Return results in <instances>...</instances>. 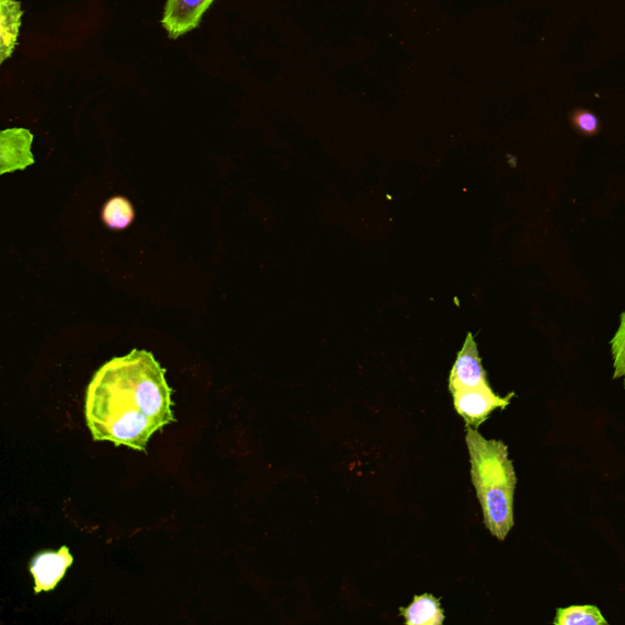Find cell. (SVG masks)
<instances>
[{
	"label": "cell",
	"mask_w": 625,
	"mask_h": 625,
	"mask_svg": "<svg viewBox=\"0 0 625 625\" xmlns=\"http://www.w3.org/2000/svg\"><path fill=\"white\" fill-rule=\"evenodd\" d=\"M167 370L153 353L134 350L97 370L86 392V421L95 442L147 453L150 437L176 422Z\"/></svg>",
	"instance_id": "1"
},
{
	"label": "cell",
	"mask_w": 625,
	"mask_h": 625,
	"mask_svg": "<svg viewBox=\"0 0 625 625\" xmlns=\"http://www.w3.org/2000/svg\"><path fill=\"white\" fill-rule=\"evenodd\" d=\"M474 488L483 509L485 527L491 536L505 541L515 527L517 474L508 447L500 439L485 438L466 425Z\"/></svg>",
	"instance_id": "2"
},
{
	"label": "cell",
	"mask_w": 625,
	"mask_h": 625,
	"mask_svg": "<svg viewBox=\"0 0 625 625\" xmlns=\"http://www.w3.org/2000/svg\"><path fill=\"white\" fill-rule=\"evenodd\" d=\"M457 413L466 421V425L478 430L496 410H505L516 396L515 392L506 398L496 395L491 386L451 392Z\"/></svg>",
	"instance_id": "3"
},
{
	"label": "cell",
	"mask_w": 625,
	"mask_h": 625,
	"mask_svg": "<svg viewBox=\"0 0 625 625\" xmlns=\"http://www.w3.org/2000/svg\"><path fill=\"white\" fill-rule=\"evenodd\" d=\"M213 2L214 0H167L161 25L169 39L178 40L199 29Z\"/></svg>",
	"instance_id": "4"
},
{
	"label": "cell",
	"mask_w": 625,
	"mask_h": 625,
	"mask_svg": "<svg viewBox=\"0 0 625 625\" xmlns=\"http://www.w3.org/2000/svg\"><path fill=\"white\" fill-rule=\"evenodd\" d=\"M489 385L481 364L477 342L474 340L473 335L468 333L454 368L451 370L449 391L455 392Z\"/></svg>",
	"instance_id": "5"
},
{
	"label": "cell",
	"mask_w": 625,
	"mask_h": 625,
	"mask_svg": "<svg viewBox=\"0 0 625 625\" xmlns=\"http://www.w3.org/2000/svg\"><path fill=\"white\" fill-rule=\"evenodd\" d=\"M74 562L71 551L63 547L60 551L42 552L30 564L34 579V592H51L65 575Z\"/></svg>",
	"instance_id": "6"
},
{
	"label": "cell",
	"mask_w": 625,
	"mask_h": 625,
	"mask_svg": "<svg viewBox=\"0 0 625 625\" xmlns=\"http://www.w3.org/2000/svg\"><path fill=\"white\" fill-rule=\"evenodd\" d=\"M33 135L14 127L0 134V173L24 170L34 163L31 152Z\"/></svg>",
	"instance_id": "7"
},
{
	"label": "cell",
	"mask_w": 625,
	"mask_h": 625,
	"mask_svg": "<svg viewBox=\"0 0 625 625\" xmlns=\"http://www.w3.org/2000/svg\"><path fill=\"white\" fill-rule=\"evenodd\" d=\"M24 10L18 0H0V64L13 55Z\"/></svg>",
	"instance_id": "8"
},
{
	"label": "cell",
	"mask_w": 625,
	"mask_h": 625,
	"mask_svg": "<svg viewBox=\"0 0 625 625\" xmlns=\"http://www.w3.org/2000/svg\"><path fill=\"white\" fill-rule=\"evenodd\" d=\"M400 611L407 625H442L445 622L439 600L431 594L414 596L412 604Z\"/></svg>",
	"instance_id": "9"
},
{
	"label": "cell",
	"mask_w": 625,
	"mask_h": 625,
	"mask_svg": "<svg viewBox=\"0 0 625 625\" xmlns=\"http://www.w3.org/2000/svg\"><path fill=\"white\" fill-rule=\"evenodd\" d=\"M555 625H607L598 607L593 605L558 608L553 619Z\"/></svg>",
	"instance_id": "10"
},
{
	"label": "cell",
	"mask_w": 625,
	"mask_h": 625,
	"mask_svg": "<svg viewBox=\"0 0 625 625\" xmlns=\"http://www.w3.org/2000/svg\"><path fill=\"white\" fill-rule=\"evenodd\" d=\"M134 216V206L125 197H113L103 208V223L113 230L130 226Z\"/></svg>",
	"instance_id": "11"
},
{
	"label": "cell",
	"mask_w": 625,
	"mask_h": 625,
	"mask_svg": "<svg viewBox=\"0 0 625 625\" xmlns=\"http://www.w3.org/2000/svg\"><path fill=\"white\" fill-rule=\"evenodd\" d=\"M610 343L613 357V368H615L613 379H623L625 389V311L621 315L619 328Z\"/></svg>",
	"instance_id": "12"
},
{
	"label": "cell",
	"mask_w": 625,
	"mask_h": 625,
	"mask_svg": "<svg viewBox=\"0 0 625 625\" xmlns=\"http://www.w3.org/2000/svg\"><path fill=\"white\" fill-rule=\"evenodd\" d=\"M573 125L578 131L585 135H594L598 131L600 123L595 114L579 109L573 113Z\"/></svg>",
	"instance_id": "13"
}]
</instances>
